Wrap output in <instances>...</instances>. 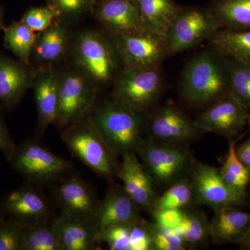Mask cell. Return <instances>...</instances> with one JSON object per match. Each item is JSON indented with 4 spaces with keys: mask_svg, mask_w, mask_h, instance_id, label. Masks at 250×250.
Masks as SVG:
<instances>
[{
    "mask_svg": "<svg viewBox=\"0 0 250 250\" xmlns=\"http://www.w3.org/2000/svg\"><path fill=\"white\" fill-rule=\"evenodd\" d=\"M220 54L202 52L184 70L182 92L188 103L196 106L213 103L229 94L228 63Z\"/></svg>",
    "mask_w": 250,
    "mask_h": 250,
    "instance_id": "cell-1",
    "label": "cell"
},
{
    "mask_svg": "<svg viewBox=\"0 0 250 250\" xmlns=\"http://www.w3.org/2000/svg\"><path fill=\"white\" fill-rule=\"evenodd\" d=\"M141 114L113 100L94 106L88 117L108 147L122 156L136 152L142 140Z\"/></svg>",
    "mask_w": 250,
    "mask_h": 250,
    "instance_id": "cell-2",
    "label": "cell"
},
{
    "mask_svg": "<svg viewBox=\"0 0 250 250\" xmlns=\"http://www.w3.org/2000/svg\"><path fill=\"white\" fill-rule=\"evenodd\" d=\"M62 138L72 155L95 173L106 179L117 175L119 165L116 154L108 147L89 117L64 129Z\"/></svg>",
    "mask_w": 250,
    "mask_h": 250,
    "instance_id": "cell-3",
    "label": "cell"
},
{
    "mask_svg": "<svg viewBox=\"0 0 250 250\" xmlns=\"http://www.w3.org/2000/svg\"><path fill=\"white\" fill-rule=\"evenodd\" d=\"M118 56L116 47L96 31H84L77 34L74 57L81 72L96 86L107 84L116 77Z\"/></svg>",
    "mask_w": 250,
    "mask_h": 250,
    "instance_id": "cell-4",
    "label": "cell"
},
{
    "mask_svg": "<svg viewBox=\"0 0 250 250\" xmlns=\"http://www.w3.org/2000/svg\"><path fill=\"white\" fill-rule=\"evenodd\" d=\"M96 85L82 72L59 75L56 126L64 129L90 116L95 106Z\"/></svg>",
    "mask_w": 250,
    "mask_h": 250,
    "instance_id": "cell-5",
    "label": "cell"
},
{
    "mask_svg": "<svg viewBox=\"0 0 250 250\" xmlns=\"http://www.w3.org/2000/svg\"><path fill=\"white\" fill-rule=\"evenodd\" d=\"M161 83L159 66H125L116 77L113 98L132 111L142 113L155 102Z\"/></svg>",
    "mask_w": 250,
    "mask_h": 250,
    "instance_id": "cell-6",
    "label": "cell"
},
{
    "mask_svg": "<svg viewBox=\"0 0 250 250\" xmlns=\"http://www.w3.org/2000/svg\"><path fill=\"white\" fill-rule=\"evenodd\" d=\"M220 29L209 10L200 7L181 8L166 36L167 52L175 54L194 48L210 40Z\"/></svg>",
    "mask_w": 250,
    "mask_h": 250,
    "instance_id": "cell-7",
    "label": "cell"
},
{
    "mask_svg": "<svg viewBox=\"0 0 250 250\" xmlns=\"http://www.w3.org/2000/svg\"><path fill=\"white\" fill-rule=\"evenodd\" d=\"M136 152L145 169L158 184H170L180 178L190 164L189 153L182 148L150 138L142 139Z\"/></svg>",
    "mask_w": 250,
    "mask_h": 250,
    "instance_id": "cell-8",
    "label": "cell"
},
{
    "mask_svg": "<svg viewBox=\"0 0 250 250\" xmlns=\"http://www.w3.org/2000/svg\"><path fill=\"white\" fill-rule=\"evenodd\" d=\"M10 161L24 178L38 184L55 182L70 169L68 161L36 141H29L16 147Z\"/></svg>",
    "mask_w": 250,
    "mask_h": 250,
    "instance_id": "cell-9",
    "label": "cell"
},
{
    "mask_svg": "<svg viewBox=\"0 0 250 250\" xmlns=\"http://www.w3.org/2000/svg\"><path fill=\"white\" fill-rule=\"evenodd\" d=\"M191 185L195 202L210 207L213 211L229 206L242 207L250 199L247 191L236 190L227 184L219 169L202 163L194 167Z\"/></svg>",
    "mask_w": 250,
    "mask_h": 250,
    "instance_id": "cell-10",
    "label": "cell"
},
{
    "mask_svg": "<svg viewBox=\"0 0 250 250\" xmlns=\"http://www.w3.org/2000/svg\"><path fill=\"white\" fill-rule=\"evenodd\" d=\"M248 111L243 104L228 94L212 103L195 123L200 131L231 139L248 125Z\"/></svg>",
    "mask_w": 250,
    "mask_h": 250,
    "instance_id": "cell-11",
    "label": "cell"
},
{
    "mask_svg": "<svg viewBox=\"0 0 250 250\" xmlns=\"http://www.w3.org/2000/svg\"><path fill=\"white\" fill-rule=\"evenodd\" d=\"M116 48L129 67H158L168 54L166 41L147 30L118 36Z\"/></svg>",
    "mask_w": 250,
    "mask_h": 250,
    "instance_id": "cell-12",
    "label": "cell"
},
{
    "mask_svg": "<svg viewBox=\"0 0 250 250\" xmlns=\"http://www.w3.org/2000/svg\"><path fill=\"white\" fill-rule=\"evenodd\" d=\"M54 194L61 213L79 220L96 223L100 201L84 180L77 177H70L57 186Z\"/></svg>",
    "mask_w": 250,
    "mask_h": 250,
    "instance_id": "cell-13",
    "label": "cell"
},
{
    "mask_svg": "<svg viewBox=\"0 0 250 250\" xmlns=\"http://www.w3.org/2000/svg\"><path fill=\"white\" fill-rule=\"evenodd\" d=\"M148 128L150 139L172 145L188 142L200 131L195 121L172 104L166 105L156 111Z\"/></svg>",
    "mask_w": 250,
    "mask_h": 250,
    "instance_id": "cell-14",
    "label": "cell"
},
{
    "mask_svg": "<svg viewBox=\"0 0 250 250\" xmlns=\"http://www.w3.org/2000/svg\"><path fill=\"white\" fill-rule=\"evenodd\" d=\"M122 157L117 176L123 182V187L139 208L151 211L156 198L153 188L154 181L136 152L127 153Z\"/></svg>",
    "mask_w": 250,
    "mask_h": 250,
    "instance_id": "cell-15",
    "label": "cell"
},
{
    "mask_svg": "<svg viewBox=\"0 0 250 250\" xmlns=\"http://www.w3.org/2000/svg\"><path fill=\"white\" fill-rule=\"evenodd\" d=\"M93 11L116 37L146 30L134 0H98Z\"/></svg>",
    "mask_w": 250,
    "mask_h": 250,
    "instance_id": "cell-16",
    "label": "cell"
},
{
    "mask_svg": "<svg viewBox=\"0 0 250 250\" xmlns=\"http://www.w3.org/2000/svg\"><path fill=\"white\" fill-rule=\"evenodd\" d=\"M139 207L123 186L112 185L100 202L96 223L100 231L117 225H129L142 220Z\"/></svg>",
    "mask_w": 250,
    "mask_h": 250,
    "instance_id": "cell-17",
    "label": "cell"
},
{
    "mask_svg": "<svg viewBox=\"0 0 250 250\" xmlns=\"http://www.w3.org/2000/svg\"><path fill=\"white\" fill-rule=\"evenodd\" d=\"M4 209L13 218L23 225L48 221L50 208L45 197L30 188L11 192L5 197Z\"/></svg>",
    "mask_w": 250,
    "mask_h": 250,
    "instance_id": "cell-18",
    "label": "cell"
},
{
    "mask_svg": "<svg viewBox=\"0 0 250 250\" xmlns=\"http://www.w3.org/2000/svg\"><path fill=\"white\" fill-rule=\"evenodd\" d=\"M52 225L62 250L96 249L100 229L95 222L79 220L61 213L52 221Z\"/></svg>",
    "mask_w": 250,
    "mask_h": 250,
    "instance_id": "cell-19",
    "label": "cell"
},
{
    "mask_svg": "<svg viewBox=\"0 0 250 250\" xmlns=\"http://www.w3.org/2000/svg\"><path fill=\"white\" fill-rule=\"evenodd\" d=\"M59 79L53 69L45 68L38 72L32 80L39 126L42 131L57 122Z\"/></svg>",
    "mask_w": 250,
    "mask_h": 250,
    "instance_id": "cell-20",
    "label": "cell"
},
{
    "mask_svg": "<svg viewBox=\"0 0 250 250\" xmlns=\"http://www.w3.org/2000/svg\"><path fill=\"white\" fill-rule=\"evenodd\" d=\"M209 223L210 236L218 243H241L250 228V212L238 207H223L214 210Z\"/></svg>",
    "mask_w": 250,
    "mask_h": 250,
    "instance_id": "cell-21",
    "label": "cell"
},
{
    "mask_svg": "<svg viewBox=\"0 0 250 250\" xmlns=\"http://www.w3.org/2000/svg\"><path fill=\"white\" fill-rule=\"evenodd\" d=\"M26 64L0 56V103L11 107L22 98L32 84Z\"/></svg>",
    "mask_w": 250,
    "mask_h": 250,
    "instance_id": "cell-22",
    "label": "cell"
},
{
    "mask_svg": "<svg viewBox=\"0 0 250 250\" xmlns=\"http://www.w3.org/2000/svg\"><path fill=\"white\" fill-rule=\"evenodd\" d=\"M146 30L166 41L167 31L181 8L174 0H134Z\"/></svg>",
    "mask_w": 250,
    "mask_h": 250,
    "instance_id": "cell-23",
    "label": "cell"
},
{
    "mask_svg": "<svg viewBox=\"0 0 250 250\" xmlns=\"http://www.w3.org/2000/svg\"><path fill=\"white\" fill-rule=\"evenodd\" d=\"M68 42V33L62 23L54 21L45 30L36 35L32 54L34 58L44 63L60 60L65 53Z\"/></svg>",
    "mask_w": 250,
    "mask_h": 250,
    "instance_id": "cell-24",
    "label": "cell"
},
{
    "mask_svg": "<svg viewBox=\"0 0 250 250\" xmlns=\"http://www.w3.org/2000/svg\"><path fill=\"white\" fill-rule=\"evenodd\" d=\"M208 10L220 28L234 31L250 29V0H213Z\"/></svg>",
    "mask_w": 250,
    "mask_h": 250,
    "instance_id": "cell-25",
    "label": "cell"
},
{
    "mask_svg": "<svg viewBox=\"0 0 250 250\" xmlns=\"http://www.w3.org/2000/svg\"><path fill=\"white\" fill-rule=\"evenodd\" d=\"M215 52L230 60L250 62V29L218 30L209 40Z\"/></svg>",
    "mask_w": 250,
    "mask_h": 250,
    "instance_id": "cell-26",
    "label": "cell"
},
{
    "mask_svg": "<svg viewBox=\"0 0 250 250\" xmlns=\"http://www.w3.org/2000/svg\"><path fill=\"white\" fill-rule=\"evenodd\" d=\"M5 46L23 63L29 65L35 43L34 31L22 21H17L4 28Z\"/></svg>",
    "mask_w": 250,
    "mask_h": 250,
    "instance_id": "cell-27",
    "label": "cell"
},
{
    "mask_svg": "<svg viewBox=\"0 0 250 250\" xmlns=\"http://www.w3.org/2000/svg\"><path fill=\"white\" fill-rule=\"evenodd\" d=\"M21 250H62L52 222L24 225Z\"/></svg>",
    "mask_w": 250,
    "mask_h": 250,
    "instance_id": "cell-28",
    "label": "cell"
},
{
    "mask_svg": "<svg viewBox=\"0 0 250 250\" xmlns=\"http://www.w3.org/2000/svg\"><path fill=\"white\" fill-rule=\"evenodd\" d=\"M175 231L187 248L200 246L210 237L209 223L200 212L184 210L183 218Z\"/></svg>",
    "mask_w": 250,
    "mask_h": 250,
    "instance_id": "cell-29",
    "label": "cell"
},
{
    "mask_svg": "<svg viewBox=\"0 0 250 250\" xmlns=\"http://www.w3.org/2000/svg\"><path fill=\"white\" fill-rule=\"evenodd\" d=\"M229 77V95L250 108V62H227Z\"/></svg>",
    "mask_w": 250,
    "mask_h": 250,
    "instance_id": "cell-30",
    "label": "cell"
},
{
    "mask_svg": "<svg viewBox=\"0 0 250 250\" xmlns=\"http://www.w3.org/2000/svg\"><path fill=\"white\" fill-rule=\"evenodd\" d=\"M236 146V141L229 139L228 154L219 170L225 182L230 187L241 191H247L250 182V170L237 156Z\"/></svg>",
    "mask_w": 250,
    "mask_h": 250,
    "instance_id": "cell-31",
    "label": "cell"
},
{
    "mask_svg": "<svg viewBox=\"0 0 250 250\" xmlns=\"http://www.w3.org/2000/svg\"><path fill=\"white\" fill-rule=\"evenodd\" d=\"M193 199L191 183L186 181L177 182L160 197H156L151 212L166 208L183 209Z\"/></svg>",
    "mask_w": 250,
    "mask_h": 250,
    "instance_id": "cell-32",
    "label": "cell"
},
{
    "mask_svg": "<svg viewBox=\"0 0 250 250\" xmlns=\"http://www.w3.org/2000/svg\"><path fill=\"white\" fill-rule=\"evenodd\" d=\"M150 234L153 250H185L187 246L175 230L161 228L156 224L146 222Z\"/></svg>",
    "mask_w": 250,
    "mask_h": 250,
    "instance_id": "cell-33",
    "label": "cell"
},
{
    "mask_svg": "<svg viewBox=\"0 0 250 250\" xmlns=\"http://www.w3.org/2000/svg\"><path fill=\"white\" fill-rule=\"evenodd\" d=\"M59 18L61 15L59 11L47 5V6L30 8L24 13L21 21L34 32H40L49 27Z\"/></svg>",
    "mask_w": 250,
    "mask_h": 250,
    "instance_id": "cell-34",
    "label": "cell"
},
{
    "mask_svg": "<svg viewBox=\"0 0 250 250\" xmlns=\"http://www.w3.org/2000/svg\"><path fill=\"white\" fill-rule=\"evenodd\" d=\"M49 6L57 9L61 18L77 19L93 11L96 0H47Z\"/></svg>",
    "mask_w": 250,
    "mask_h": 250,
    "instance_id": "cell-35",
    "label": "cell"
},
{
    "mask_svg": "<svg viewBox=\"0 0 250 250\" xmlns=\"http://www.w3.org/2000/svg\"><path fill=\"white\" fill-rule=\"evenodd\" d=\"M129 225H117L100 231L98 242L105 243L111 250H129Z\"/></svg>",
    "mask_w": 250,
    "mask_h": 250,
    "instance_id": "cell-36",
    "label": "cell"
},
{
    "mask_svg": "<svg viewBox=\"0 0 250 250\" xmlns=\"http://www.w3.org/2000/svg\"><path fill=\"white\" fill-rule=\"evenodd\" d=\"M24 229V225L13 219L0 220V250H21Z\"/></svg>",
    "mask_w": 250,
    "mask_h": 250,
    "instance_id": "cell-37",
    "label": "cell"
},
{
    "mask_svg": "<svg viewBox=\"0 0 250 250\" xmlns=\"http://www.w3.org/2000/svg\"><path fill=\"white\" fill-rule=\"evenodd\" d=\"M152 240L143 219L131 224L129 233V250H152Z\"/></svg>",
    "mask_w": 250,
    "mask_h": 250,
    "instance_id": "cell-38",
    "label": "cell"
},
{
    "mask_svg": "<svg viewBox=\"0 0 250 250\" xmlns=\"http://www.w3.org/2000/svg\"><path fill=\"white\" fill-rule=\"evenodd\" d=\"M183 209H172L166 208L153 210L152 213L154 217V223L161 228L175 230L178 228L184 216Z\"/></svg>",
    "mask_w": 250,
    "mask_h": 250,
    "instance_id": "cell-39",
    "label": "cell"
},
{
    "mask_svg": "<svg viewBox=\"0 0 250 250\" xmlns=\"http://www.w3.org/2000/svg\"><path fill=\"white\" fill-rule=\"evenodd\" d=\"M16 148L4 123L0 119V150L10 160L16 150Z\"/></svg>",
    "mask_w": 250,
    "mask_h": 250,
    "instance_id": "cell-40",
    "label": "cell"
},
{
    "mask_svg": "<svg viewBox=\"0 0 250 250\" xmlns=\"http://www.w3.org/2000/svg\"><path fill=\"white\" fill-rule=\"evenodd\" d=\"M237 156L250 170V136L245 142L236 146Z\"/></svg>",
    "mask_w": 250,
    "mask_h": 250,
    "instance_id": "cell-41",
    "label": "cell"
},
{
    "mask_svg": "<svg viewBox=\"0 0 250 250\" xmlns=\"http://www.w3.org/2000/svg\"><path fill=\"white\" fill-rule=\"evenodd\" d=\"M240 244V249L250 250V228Z\"/></svg>",
    "mask_w": 250,
    "mask_h": 250,
    "instance_id": "cell-42",
    "label": "cell"
},
{
    "mask_svg": "<svg viewBox=\"0 0 250 250\" xmlns=\"http://www.w3.org/2000/svg\"><path fill=\"white\" fill-rule=\"evenodd\" d=\"M3 11L2 9H1V6H0V30L1 29H4V22H3Z\"/></svg>",
    "mask_w": 250,
    "mask_h": 250,
    "instance_id": "cell-43",
    "label": "cell"
},
{
    "mask_svg": "<svg viewBox=\"0 0 250 250\" xmlns=\"http://www.w3.org/2000/svg\"><path fill=\"white\" fill-rule=\"evenodd\" d=\"M248 125H249V126L250 127V113H249V115H248Z\"/></svg>",
    "mask_w": 250,
    "mask_h": 250,
    "instance_id": "cell-44",
    "label": "cell"
},
{
    "mask_svg": "<svg viewBox=\"0 0 250 250\" xmlns=\"http://www.w3.org/2000/svg\"><path fill=\"white\" fill-rule=\"evenodd\" d=\"M98 1V0H96V1Z\"/></svg>",
    "mask_w": 250,
    "mask_h": 250,
    "instance_id": "cell-45",
    "label": "cell"
},
{
    "mask_svg": "<svg viewBox=\"0 0 250 250\" xmlns=\"http://www.w3.org/2000/svg\"></svg>",
    "mask_w": 250,
    "mask_h": 250,
    "instance_id": "cell-46",
    "label": "cell"
}]
</instances>
